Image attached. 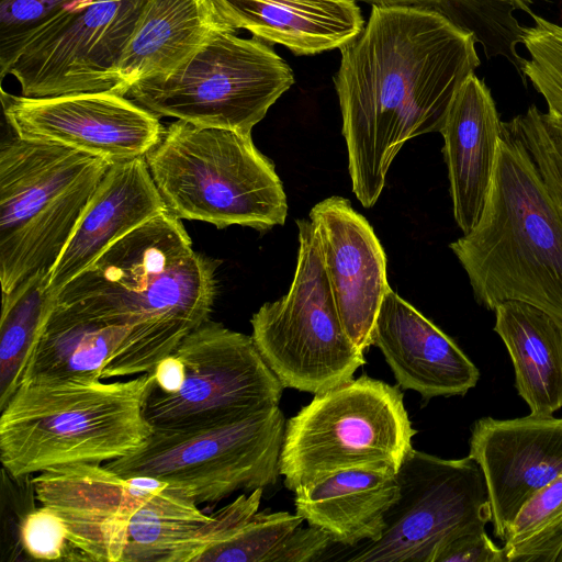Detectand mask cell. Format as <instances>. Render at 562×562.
Instances as JSON below:
<instances>
[{
    "label": "cell",
    "mask_w": 562,
    "mask_h": 562,
    "mask_svg": "<svg viewBox=\"0 0 562 562\" xmlns=\"http://www.w3.org/2000/svg\"><path fill=\"white\" fill-rule=\"evenodd\" d=\"M538 122L547 138L562 156V117L549 112H542L536 106Z\"/></svg>",
    "instance_id": "obj_40"
},
{
    "label": "cell",
    "mask_w": 562,
    "mask_h": 562,
    "mask_svg": "<svg viewBox=\"0 0 562 562\" xmlns=\"http://www.w3.org/2000/svg\"><path fill=\"white\" fill-rule=\"evenodd\" d=\"M303 520L288 512H257L196 562H267L274 547Z\"/></svg>",
    "instance_id": "obj_29"
},
{
    "label": "cell",
    "mask_w": 562,
    "mask_h": 562,
    "mask_svg": "<svg viewBox=\"0 0 562 562\" xmlns=\"http://www.w3.org/2000/svg\"><path fill=\"white\" fill-rule=\"evenodd\" d=\"M21 544L36 560L88 561L67 538L63 520L45 506L35 507L21 525Z\"/></svg>",
    "instance_id": "obj_34"
},
{
    "label": "cell",
    "mask_w": 562,
    "mask_h": 562,
    "mask_svg": "<svg viewBox=\"0 0 562 562\" xmlns=\"http://www.w3.org/2000/svg\"><path fill=\"white\" fill-rule=\"evenodd\" d=\"M285 419L279 404L203 429H154L138 449L104 465L123 477L168 483L198 505L274 485Z\"/></svg>",
    "instance_id": "obj_9"
},
{
    "label": "cell",
    "mask_w": 562,
    "mask_h": 562,
    "mask_svg": "<svg viewBox=\"0 0 562 562\" xmlns=\"http://www.w3.org/2000/svg\"><path fill=\"white\" fill-rule=\"evenodd\" d=\"M435 562H506L504 549L498 548L485 529L461 535L446 544Z\"/></svg>",
    "instance_id": "obj_38"
},
{
    "label": "cell",
    "mask_w": 562,
    "mask_h": 562,
    "mask_svg": "<svg viewBox=\"0 0 562 562\" xmlns=\"http://www.w3.org/2000/svg\"><path fill=\"white\" fill-rule=\"evenodd\" d=\"M562 557V536L547 542L525 555L518 562H555Z\"/></svg>",
    "instance_id": "obj_41"
},
{
    "label": "cell",
    "mask_w": 562,
    "mask_h": 562,
    "mask_svg": "<svg viewBox=\"0 0 562 562\" xmlns=\"http://www.w3.org/2000/svg\"><path fill=\"white\" fill-rule=\"evenodd\" d=\"M415 434L402 391L362 374L314 394L285 423L280 474L295 492L346 470L397 472Z\"/></svg>",
    "instance_id": "obj_7"
},
{
    "label": "cell",
    "mask_w": 562,
    "mask_h": 562,
    "mask_svg": "<svg viewBox=\"0 0 562 562\" xmlns=\"http://www.w3.org/2000/svg\"><path fill=\"white\" fill-rule=\"evenodd\" d=\"M334 543L322 528L296 527L269 554L267 562H311L317 560Z\"/></svg>",
    "instance_id": "obj_37"
},
{
    "label": "cell",
    "mask_w": 562,
    "mask_h": 562,
    "mask_svg": "<svg viewBox=\"0 0 562 562\" xmlns=\"http://www.w3.org/2000/svg\"><path fill=\"white\" fill-rule=\"evenodd\" d=\"M216 263L193 250L181 220L168 211L109 246L56 295L58 304L93 317L136 324L210 319Z\"/></svg>",
    "instance_id": "obj_4"
},
{
    "label": "cell",
    "mask_w": 562,
    "mask_h": 562,
    "mask_svg": "<svg viewBox=\"0 0 562 562\" xmlns=\"http://www.w3.org/2000/svg\"><path fill=\"white\" fill-rule=\"evenodd\" d=\"M531 26H524L522 45L529 54L521 65L528 79L544 98L548 112L562 117V25L535 13Z\"/></svg>",
    "instance_id": "obj_31"
},
{
    "label": "cell",
    "mask_w": 562,
    "mask_h": 562,
    "mask_svg": "<svg viewBox=\"0 0 562 562\" xmlns=\"http://www.w3.org/2000/svg\"><path fill=\"white\" fill-rule=\"evenodd\" d=\"M296 224L290 289L252 315L251 337L283 387L317 394L351 380L366 359L340 322L312 222Z\"/></svg>",
    "instance_id": "obj_10"
},
{
    "label": "cell",
    "mask_w": 562,
    "mask_h": 562,
    "mask_svg": "<svg viewBox=\"0 0 562 562\" xmlns=\"http://www.w3.org/2000/svg\"><path fill=\"white\" fill-rule=\"evenodd\" d=\"M173 352L184 363L186 379L176 393L154 385L145 404L154 429H203L280 402L283 386L251 336L209 319Z\"/></svg>",
    "instance_id": "obj_12"
},
{
    "label": "cell",
    "mask_w": 562,
    "mask_h": 562,
    "mask_svg": "<svg viewBox=\"0 0 562 562\" xmlns=\"http://www.w3.org/2000/svg\"><path fill=\"white\" fill-rule=\"evenodd\" d=\"M494 331L507 348L518 394L532 415L562 408V328L543 311L507 301L495 310Z\"/></svg>",
    "instance_id": "obj_24"
},
{
    "label": "cell",
    "mask_w": 562,
    "mask_h": 562,
    "mask_svg": "<svg viewBox=\"0 0 562 562\" xmlns=\"http://www.w3.org/2000/svg\"><path fill=\"white\" fill-rule=\"evenodd\" d=\"M90 0H0V77L31 40L60 16Z\"/></svg>",
    "instance_id": "obj_30"
},
{
    "label": "cell",
    "mask_w": 562,
    "mask_h": 562,
    "mask_svg": "<svg viewBox=\"0 0 562 562\" xmlns=\"http://www.w3.org/2000/svg\"><path fill=\"white\" fill-rule=\"evenodd\" d=\"M263 488L241 494L234 502L210 515V519L192 532L170 554L167 562H196L214 544L223 541L238 526L258 512Z\"/></svg>",
    "instance_id": "obj_33"
},
{
    "label": "cell",
    "mask_w": 562,
    "mask_h": 562,
    "mask_svg": "<svg viewBox=\"0 0 562 562\" xmlns=\"http://www.w3.org/2000/svg\"><path fill=\"white\" fill-rule=\"evenodd\" d=\"M150 0H90L35 35L13 65L22 95L111 91L122 54Z\"/></svg>",
    "instance_id": "obj_13"
},
{
    "label": "cell",
    "mask_w": 562,
    "mask_h": 562,
    "mask_svg": "<svg viewBox=\"0 0 562 562\" xmlns=\"http://www.w3.org/2000/svg\"><path fill=\"white\" fill-rule=\"evenodd\" d=\"M2 509L8 512V516L2 515V559L15 561L23 551L21 544V525L25 516L33 510L37 501L32 476L24 479H13L8 472L2 470Z\"/></svg>",
    "instance_id": "obj_36"
},
{
    "label": "cell",
    "mask_w": 562,
    "mask_h": 562,
    "mask_svg": "<svg viewBox=\"0 0 562 562\" xmlns=\"http://www.w3.org/2000/svg\"><path fill=\"white\" fill-rule=\"evenodd\" d=\"M469 456L485 479L494 536L504 541L524 504L562 473V418H480Z\"/></svg>",
    "instance_id": "obj_16"
},
{
    "label": "cell",
    "mask_w": 562,
    "mask_h": 562,
    "mask_svg": "<svg viewBox=\"0 0 562 562\" xmlns=\"http://www.w3.org/2000/svg\"><path fill=\"white\" fill-rule=\"evenodd\" d=\"M517 9H520V10H524L526 12H528L529 14H531V10H530V4L533 2V0H512Z\"/></svg>",
    "instance_id": "obj_43"
},
{
    "label": "cell",
    "mask_w": 562,
    "mask_h": 562,
    "mask_svg": "<svg viewBox=\"0 0 562 562\" xmlns=\"http://www.w3.org/2000/svg\"><path fill=\"white\" fill-rule=\"evenodd\" d=\"M218 30L227 29L206 0H150L122 54L115 93L173 72Z\"/></svg>",
    "instance_id": "obj_23"
},
{
    "label": "cell",
    "mask_w": 562,
    "mask_h": 562,
    "mask_svg": "<svg viewBox=\"0 0 562 562\" xmlns=\"http://www.w3.org/2000/svg\"><path fill=\"white\" fill-rule=\"evenodd\" d=\"M209 519L193 499L166 483L133 515L122 562H167L176 548Z\"/></svg>",
    "instance_id": "obj_27"
},
{
    "label": "cell",
    "mask_w": 562,
    "mask_h": 562,
    "mask_svg": "<svg viewBox=\"0 0 562 562\" xmlns=\"http://www.w3.org/2000/svg\"><path fill=\"white\" fill-rule=\"evenodd\" d=\"M49 277V272L40 271L2 294L0 408L19 387L40 331L56 304Z\"/></svg>",
    "instance_id": "obj_26"
},
{
    "label": "cell",
    "mask_w": 562,
    "mask_h": 562,
    "mask_svg": "<svg viewBox=\"0 0 562 562\" xmlns=\"http://www.w3.org/2000/svg\"><path fill=\"white\" fill-rule=\"evenodd\" d=\"M449 247L477 304L528 303L562 328V216L529 151L504 125L481 216Z\"/></svg>",
    "instance_id": "obj_2"
},
{
    "label": "cell",
    "mask_w": 562,
    "mask_h": 562,
    "mask_svg": "<svg viewBox=\"0 0 562 562\" xmlns=\"http://www.w3.org/2000/svg\"><path fill=\"white\" fill-rule=\"evenodd\" d=\"M133 325L93 317L56 302L35 341L22 381L34 376L101 379L106 361Z\"/></svg>",
    "instance_id": "obj_25"
},
{
    "label": "cell",
    "mask_w": 562,
    "mask_h": 562,
    "mask_svg": "<svg viewBox=\"0 0 562 562\" xmlns=\"http://www.w3.org/2000/svg\"><path fill=\"white\" fill-rule=\"evenodd\" d=\"M503 122L484 80L474 72L459 88L440 134L453 217L463 234L477 223L496 165Z\"/></svg>",
    "instance_id": "obj_19"
},
{
    "label": "cell",
    "mask_w": 562,
    "mask_h": 562,
    "mask_svg": "<svg viewBox=\"0 0 562 562\" xmlns=\"http://www.w3.org/2000/svg\"><path fill=\"white\" fill-rule=\"evenodd\" d=\"M560 562H562V557H561V559H560Z\"/></svg>",
    "instance_id": "obj_44"
},
{
    "label": "cell",
    "mask_w": 562,
    "mask_h": 562,
    "mask_svg": "<svg viewBox=\"0 0 562 562\" xmlns=\"http://www.w3.org/2000/svg\"><path fill=\"white\" fill-rule=\"evenodd\" d=\"M372 342L397 384L424 400L464 395L480 379L457 342L393 290L381 304Z\"/></svg>",
    "instance_id": "obj_18"
},
{
    "label": "cell",
    "mask_w": 562,
    "mask_h": 562,
    "mask_svg": "<svg viewBox=\"0 0 562 562\" xmlns=\"http://www.w3.org/2000/svg\"><path fill=\"white\" fill-rule=\"evenodd\" d=\"M512 0H448L441 12L453 24L472 34L486 58L503 56L522 80L524 57L517 52L522 44L524 26L514 16Z\"/></svg>",
    "instance_id": "obj_28"
},
{
    "label": "cell",
    "mask_w": 562,
    "mask_h": 562,
    "mask_svg": "<svg viewBox=\"0 0 562 562\" xmlns=\"http://www.w3.org/2000/svg\"><path fill=\"white\" fill-rule=\"evenodd\" d=\"M11 131V130H10ZM111 162L11 131L0 146L2 294L50 273Z\"/></svg>",
    "instance_id": "obj_6"
},
{
    "label": "cell",
    "mask_w": 562,
    "mask_h": 562,
    "mask_svg": "<svg viewBox=\"0 0 562 562\" xmlns=\"http://www.w3.org/2000/svg\"><path fill=\"white\" fill-rule=\"evenodd\" d=\"M166 211L145 156L112 164L54 265L49 289L57 295L114 241Z\"/></svg>",
    "instance_id": "obj_20"
},
{
    "label": "cell",
    "mask_w": 562,
    "mask_h": 562,
    "mask_svg": "<svg viewBox=\"0 0 562 562\" xmlns=\"http://www.w3.org/2000/svg\"><path fill=\"white\" fill-rule=\"evenodd\" d=\"M153 372L155 386L165 393L178 392L186 379L184 363L175 352L164 357Z\"/></svg>",
    "instance_id": "obj_39"
},
{
    "label": "cell",
    "mask_w": 562,
    "mask_h": 562,
    "mask_svg": "<svg viewBox=\"0 0 562 562\" xmlns=\"http://www.w3.org/2000/svg\"><path fill=\"white\" fill-rule=\"evenodd\" d=\"M400 496L381 538L366 542L350 562H435L454 538L492 521L484 475L470 457L442 459L412 450L397 473Z\"/></svg>",
    "instance_id": "obj_11"
},
{
    "label": "cell",
    "mask_w": 562,
    "mask_h": 562,
    "mask_svg": "<svg viewBox=\"0 0 562 562\" xmlns=\"http://www.w3.org/2000/svg\"><path fill=\"white\" fill-rule=\"evenodd\" d=\"M326 279L342 327L350 340L366 351L387 282L384 249L367 218L349 200L330 196L310 211Z\"/></svg>",
    "instance_id": "obj_17"
},
{
    "label": "cell",
    "mask_w": 562,
    "mask_h": 562,
    "mask_svg": "<svg viewBox=\"0 0 562 562\" xmlns=\"http://www.w3.org/2000/svg\"><path fill=\"white\" fill-rule=\"evenodd\" d=\"M145 159L167 211L179 220L257 231L286 220L280 177L251 134L177 120Z\"/></svg>",
    "instance_id": "obj_5"
},
{
    "label": "cell",
    "mask_w": 562,
    "mask_h": 562,
    "mask_svg": "<svg viewBox=\"0 0 562 562\" xmlns=\"http://www.w3.org/2000/svg\"><path fill=\"white\" fill-rule=\"evenodd\" d=\"M293 83L290 66L262 40L218 30L180 68L126 95L158 116L251 134Z\"/></svg>",
    "instance_id": "obj_8"
},
{
    "label": "cell",
    "mask_w": 562,
    "mask_h": 562,
    "mask_svg": "<svg viewBox=\"0 0 562 562\" xmlns=\"http://www.w3.org/2000/svg\"><path fill=\"white\" fill-rule=\"evenodd\" d=\"M227 30L288 47L296 55L341 48L363 29L355 0H206Z\"/></svg>",
    "instance_id": "obj_21"
},
{
    "label": "cell",
    "mask_w": 562,
    "mask_h": 562,
    "mask_svg": "<svg viewBox=\"0 0 562 562\" xmlns=\"http://www.w3.org/2000/svg\"><path fill=\"white\" fill-rule=\"evenodd\" d=\"M154 372L105 382L34 376L0 408V460L13 479L138 449L154 431L145 404Z\"/></svg>",
    "instance_id": "obj_3"
},
{
    "label": "cell",
    "mask_w": 562,
    "mask_h": 562,
    "mask_svg": "<svg viewBox=\"0 0 562 562\" xmlns=\"http://www.w3.org/2000/svg\"><path fill=\"white\" fill-rule=\"evenodd\" d=\"M503 125L529 151L562 216V156L543 133L536 115V105H530L525 113L503 122Z\"/></svg>",
    "instance_id": "obj_35"
},
{
    "label": "cell",
    "mask_w": 562,
    "mask_h": 562,
    "mask_svg": "<svg viewBox=\"0 0 562 562\" xmlns=\"http://www.w3.org/2000/svg\"><path fill=\"white\" fill-rule=\"evenodd\" d=\"M10 130L27 140L54 143L111 164L145 156L161 138L159 116L111 91L30 98L1 90Z\"/></svg>",
    "instance_id": "obj_14"
},
{
    "label": "cell",
    "mask_w": 562,
    "mask_h": 562,
    "mask_svg": "<svg viewBox=\"0 0 562 562\" xmlns=\"http://www.w3.org/2000/svg\"><path fill=\"white\" fill-rule=\"evenodd\" d=\"M562 536V473L536 493L512 521L506 538V562H518L529 551Z\"/></svg>",
    "instance_id": "obj_32"
},
{
    "label": "cell",
    "mask_w": 562,
    "mask_h": 562,
    "mask_svg": "<svg viewBox=\"0 0 562 562\" xmlns=\"http://www.w3.org/2000/svg\"><path fill=\"white\" fill-rule=\"evenodd\" d=\"M372 7H417L441 12L448 0H356Z\"/></svg>",
    "instance_id": "obj_42"
},
{
    "label": "cell",
    "mask_w": 562,
    "mask_h": 562,
    "mask_svg": "<svg viewBox=\"0 0 562 562\" xmlns=\"http://www.w3.org/2000/svg\"><path fill=\"white\" fill-rule=\"evenodd\" d=\"M32 481L40 504L63 520L71 546L93 562H122L133 515L166 484L123 477L94 463L46 470Z\"/></svg>",
    "instance_id": "obj_15"
},
{
    "label": "cell",
    "mask_w": 562,
    "mask_h": 562,
    "mask_svg": "<svg viewBox=\"0 0 562 562\" xmlns=\"http://www.w3.org/2000/svg\"><path fill=\"white\" fill-rule=\"evenodd\" d=\"M471 33L439 11L372 7L340 48L334 77L352 192L373 206L403 145L440 132L459 88L480 66Z\"/></svg>",
    "instance_id": "obj_1"
},
{
    "label": "cell",
    "mask_w": 562,
    "mask_h": 562,
    "mask_svg": "<svg viewBox=\"0 0 562 562\" xmlns=\"http://www.w3.org/2000/svg\"><path fill=\"white\" fill-rule=\"evenodd\" d=\"M396 473L352 469L324 477L294 492L296 514L326 531L334 543L378 541L386 513L400 496Z\"/></svg>",
    "instance_id": "obj_22"
}]
</instances>
